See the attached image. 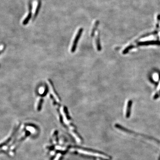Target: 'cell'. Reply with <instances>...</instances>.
Segmentation results:
<instances>
[{
  "instance_id": "cell-3",
  "label": "cell",
  "mask_w": 160,
  "mask_h": 160,
  "mask_svg": "<svg viewBox=\"0 0 160 160\" xmlns=\"http://www.w3.org/2000/svg\"><path fill=\"white\" fill-rule=\"evenodd\" d=\"M160 45V42L159 41H148L145 42H141L138 43L139 46H145V45Z\"/></svg>"
},
{
  "instance_id": "cell-12",
  "label": "cell",
  "mask_w": 160,
  "mask_h": 160,
  "mask_svg": "<svg viewBox=\"0 0 160 160\" xmlns=\"http://www.w3.org/2000/svg\"><path fill=\"white\" fill-rule=\"evenodd\" d=\"M48 92H49V88H48L47 85H46V87H45V91L41 95V97H45L48 93Z\"/></svg>"
},
{
  "instance_id": "cell-2",
  "label": "cell",
  "mask_w": 160,
  "mask_h": 160,
  "mask_svg": "<svg viewBox=\"0 0 160 160\" xmlns=\"http://www.w3.org/2000/svg\"><path fill=\"white\" fill-rule=\"evenodd\" d=\"M77 151L78 152V153L80 154H83L86 155L93 156V157H99V158H107V157L104 155H103L102 154L93 153V152H92L87 151H85V150H81V149H78Z\"/></svg>"
},
{
  "instance_id": "cell-5",
  "label": "cell",
  "mask_w": 160,
  "mask_h": 160,
  "mask_svg": "<svg viewBox=\"0 0 160 160\" xmlns=\"http://www.w3.org/2000/svg\"><path fill=\"white\" fill-rule=\"evenodd\" d=\"M132 105V101L130 100L128 102L127 108H126V117L128 118L130 117V110H131V107Z\"/></svg>"
},
{
  "instance_id": "cell-16",
  "label": "cell",
  "mask_w": 160,
  "mask_h": 160,
  "mask_svg": "<svg viewBox=\"0 0 160 160\" xmlns=\"http://www.w3.org/2000/svg\"><path fill=\"white\" fill-rule=\"evenodd\" d=\"M3 49V46H0V52L2 51Z\"/></svg>"
},
{
  "instance_id": "cell-6",
  "label": "cell",
  "mask_w": 160,
  "mask_h": 160,
  "mask_svg": "<svg viewBox=\"0 0 160 160\" xmlns=\"http://www.w3.org/2000/svg\"><path fill=\"white\" fill-rule=\"evenodd\" d=\"M96 46H97V51H101V50H102V47H101V44H100V36L99 34H98L97 38H96Z\"/></svg>"
},
{
  "instance_id": "cell-11",
  "label": "cell",
  "mask_w": 160,
  "mask_h": 160,
  "mask_svg": "<svg viewBox=\"0 0 160 160\" xmlns=\"http://www.w3.org/2000/svg\"><path fill=\"white\" fill-rule=\"evenodd\" d=\"M50 97L51 99L52 100V102H53V105L54 106H60V105L58 104L57 102H56V100L55 99L53 96L52 95V94H50Z\"/></svg>"
},
{
  "instance_id": "cell-13",
  "label": "cell",
  "mask_w": 160,
  "mask_h": 160,
  "mask_svg": "<svg viewBox=\"0 0 160 160\" xmlns=\"http://www.w3.org/2000/svg\"><path fill=\"white\" fill-rule=\"evenodd\" d=\"M63 109H64V112H65V116L66 117L67 119L68 120H69V114H68V109H67V107L66 106H64Z\"/></svg>"
},
{
  "instance_id": "cell-14",
  "label": "cell",
  "mask_w": 160,
  "mask_h": 160,
  "mask_svg": "<svg viewBox=\"0 0 160 160\" xmlns=\"http://www.w3.org/2000/svg\"><path fill=\"white\" fill-rule=\"evenodd\" d=\"M27 130H29L32 133H34L35 132V130L34 128H33V127H32L29 126L27 128Z\"/></svg>"
},
{
  "instance_id": "cell-7",
  "label": "cell",
  "mask_w": 160,
  "mask_h": 160,
  "mask_svg": "<svg viewBox=\"0 0 160 160\" xmlns=\"http://www.w3.org/2000/svg\"><path fill=\"white\" fill-rule=\"evenodd\" d=\"M98 24H99V22L97 21V22H96L94 24V26H93V29L92 31L91 34V37H93L94 36V35L96 30V29L97 28V26H98Z\"/></svg>"
},
{
  "instance_id": "cell-4",
  "label": "cell",
  "mask_w": 160,
  "mask_h": 160,
  "mask_svg": "<svg viewBox=\"0 0 160 160\" xmlns=\"http://www.w3.org/2000/svg\"><path fill=\"white\" fill-rule=\"evenodd\" d=\"M48 80H49V82L51 86V87H52V90H53V93H54V94H55V95L56 96V97H57V98L60 101H61V98H60V97H59V95L57 93V92H56V89H55V87H54V84H53V81H52V80H50V79H49Z\"/></svg>"
},
{
  "instance_id": "cell-17",
  "label": "cell",
  "mask_w": 160,
  "mask_h": 160,
  "mask_svg": "<svg viewBox=\"0 0 160 160\" xmlns=\"http://www.w3.org/2000/svg\"><path fill=\"white\" fill-rule=\"evenodd\" d=\"M160 95V91H159V94H158V97H159V96Z\"/></svg>"
},
{
  "instance_id": "cell-8",
  "label": "cell",
  "mask_w": 160,
  "mask_h": 160,
  "mask_svg": "<svg viewBox=\"0 0 160 160\" xmlns=\"http://www.w3.org/2000/svg\"><path fill=\"white\" fill-rule=\"evenodd\" d=\"M31 17H32V13H28V16H27L26 18L24 20L23 22V25H26V24L28 23Z\"/></svg>"
},
{
  "instance_id": "cell-15",
  "label": "cell",
  "mask_w": 160,
  "mask_h": 160,
  "mask_svg": "<svg viewBox=\"0 0 160 160\" xmlns=\"http://www.w3.org/2000/svg\"><path fill=\"white\" fill-rule=\"evenodd\" d=\"M61 154H58L57 155V156H56V157L55 158V159L54 160H59V159L61 157Z\"/></svg>"
},
{
  "instance_id": "cell-1",
  "label": "cell",
  "mask_w": 160,
  "mask_h": 160,
  "mask_svg": "<svg viewBox=\"0 0 160 160\" xmlns=\"http://www.w3.org/2000/svg\"><path fill=\"white\" fill-rule=\"evenodd\" d=\"M83 31V28H80L79 30H78V32L77 33V34L76 35V37H75L74 42H73V44L71 50V51L72 53H74L76 51L78 43V41H79V40L80 39V37L81 36V35Z\"/></svg>"
},
{
  "instance_id": "cell-10",
  "label": "cell",
  "mask_w": 160,
  "mask_h": 160,
  "mask_svg": "<svg viewBox=\"0 0 160 160\" xmlns=\"http://www.w3.org/2000/svg\"><path fill=\"white\" fill-rule=\"evenodd\" d=\"M41 2L40 1H39L38 4H37V8H36V11H35V13L34 14V17H37V15L38 13H39V10H40V7H41Z\"/></svg>"
},
{
  "instance_id": "cell-9",
  "label": "cell",
  "mask_w": 160,
  "mask_h": 160,
  "mask_svg": "<svg viewBox=\"0 0 160 160\" xmlns=\"http://www.w3.org/2000/svg\"><path fill=\"white\" fill-rule=\"evenodd\" d=\"M43 102V98H41L40 99V100H39L38 103V105H37V110L38 111H41V110Z\"/></svg>"
}]
</instances>
